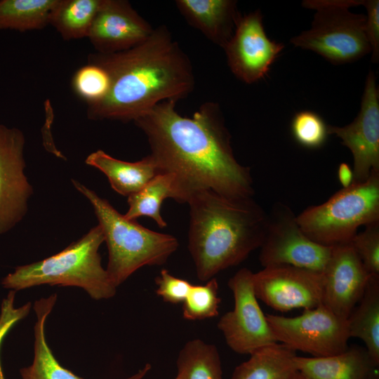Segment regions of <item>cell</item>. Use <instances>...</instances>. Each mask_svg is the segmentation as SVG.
<instances>
[{
  "label": "cell",
  "instance_id": "6da1fadb",
  "mask_svg": "<svg viewBox=\"0 0 379 379\" xmlns=\"http://www.w3.org/2000/svg\"><path fill=\"white\" fill-rule=\"evenodd\" d=\"M176 102H159L134 121L147 137L159 173L175 175V201L187 204L206 190L230 198L253 197L251 169L234 157L219 105L204 103L189 118L177 112Z\"/></svg>",
  "mask_w": 379,
  "mask_h": 379
},
{
  "label": "cell",
  "instance_id": "7a4b0ae2",
  "mask_svg": "<svg viewBox=\"0 0 379 379\" xmlns=\"http://www.w3.org/2000/svg\"><path fill=\"white\" fill-rule=\"evenodd\" d=\"M88 62L102 67L110 79L105 97L87 105L92 120L134 121L157 104L178 102L194 88L191 61L165 25L128 50L89 54Z\"/></svg>",
  "mask_w": 379,
  "mask_h": 379
},
{
  "label": "cell",
  "instance_id": "3957f363",
  "mask_svg": "<svg viewBox=\"0 0 379 379\" xmlns=\"http://www.w3.org/2000/svg\"><path fill=\"white\" fill-rule=\"evenodd\" d=\"M187 204L188 249L199 280L207 281L240 264L261 246L267 214L253 197L230 198L206 190Z\"/></svg>",
  "mask_w": 379,
  "mask_h": 379
},
{
  "label": "cell",
  "instance_id": "277c9868",
  "mask_svg": "<svg viewBox=\"0 0 379 379\" xmlns=\"http://www.w3.org/2000/svg\"><path fill=\"white\" fill-rule=\"evenodd\" d=\"M72 182L93 208L108 249L106 271L117 288L143 266L164 265L178 249L179 243L174 236L128 219L93 190L77 180L72 179Z\"/></svg>",
  "mask_w": 379,
  "mask_h": 379
},
{
  "label": "cell",
  "instance_id": "5b68a950",
  "mask_svg": "<svg viewBox=\"0 0 379 379\" xmlns=\"http://www.w3.org/2000/svg\"><path fill=\"white\" fill-rule=\"evenodd\" d=\"M103 241L98 225L59 253L15 267L2 279V286L15 291L44 284L77 286L94 300L112 298L117 287L102 267L99 253Z\"/></svg>",
  "mask_w": 379,
  "mask_h": 379
},
{
  "label": "cell",
  "instance_id": "8992f818",
  "mask_svg": "<svg viewBox=\"0 0 379 379\" xmlns=\"http://www.w3.org/2000/svg\"><path fill=\"white\" fill-rule=\"evenodd\" d=\"M296 219L305 235L317 244L334 246L350 242L359 227L379 222V172L307 208Z\"/></svg>",
  "mask_w": 379,
  "mask_h": 379
},
{
  "label": "cell",
  "instance_id": "52a82bcc",
  "mask_svg": "<svg viewBox=\"0 0 379 379\" xmlns=\"http://www.w3.org/2000/svg\"><path fill=\"white\" fill-rule=\"evenodd\" d=\"M361 0H305L306 8L315 10L311 27L291 38L296 47L312 51L333 65L357 61L371 53L366 16L350 8L362 5Z\"/></svg>",
  "mask_w": 379,
  "mask_h": 379
},
{
  "label": "cell",
  "instance_id": "ba28073f",
  "mask_svg": "<svg viewBox=\"0 0 379 379\" xmlns=\"http://www.w3.org/2000/svg\"><path fill=\"white\" fill-rule=\"evenodd\" d=\"M271 331L278 343L315 357L340 354L348 347L350 338L347 319L324 305L303 310L294 317L266 314Z\"/></svg>",
  "mask_w": 379,
  "mask_h": 379
},
{
  "label": "cell",
  "instance_id": "9c48e42d",
  "mask_svg": "<svg viewBox=\"0 0 379 379\" xmlns=\"http://www.w3.org/2000/svg\"><path fill=\"white\" fill-rule=\"evenodd\" d=\"M332 248L307 237L291 208L277 202L267 214L259 260L263 267L284 265L322 273Z\"/></svg>",
  "mask_w": 379,
  "mask_h": 379
},
{
  "label": "cell",
  "instance_id": "30bf717a",
  "mask_svg": "<svg viewBox=\"0 0 379 379\" xmlns=\"http://www.w3.org/2000/svg\"><path fill=\"white\" fill-rule=\"evenodd\" d=\"M253 279V272L248 268L238 270L229 279L234 308L224 314L217 324L228 347L240 354H251L278 343L255 295Z\"/></svg>",
  "mask_w": 379,
  "mask_h": 379
},
{
  "label": "cell",
  "instance_id": "8fae6325",
  "mask_svg": "<svg viewBox=\"0 0 379 379\" xmlns=\"http://www.w3.org/2000/svg\"><path fill=\"white\" fill-rule=\"evenodd\" d=\"M258 300L279 312L312 309L322 301V274L291 265L264 267L253 273Z\"/></svg>",
  "mask_w": 379,
  "mask_h": 379
},
{
  "label": "cell",
  "instance_id": "7c38bea8",
  "mask_svg": "<svg viewBox=\"0 0 379 379\" xmlns=\"http://www.w3.org/2000/svg\"><path fill=\"white\" fill-rule=\"evenodd\" d=\"M328 131L338 137L352 154V183L364 182L373 171L379 172V91L373 71L366 77L356 118L342 127L328 125Z\"/></svg>",
  "mask_w": 379,
  "mask_h": 379
},
{
  "label": "cell",
  "instance_id": "4fadbf2b",
  "mask_svg": "<svg viewBox=\"0 0 379 379\" xmlns=\"http://www.w3.org/2000/svg\"><path fill=\"white\" fill-rule=\"evenodd\" d=\"M284 48L282 43L267 36L262 15L256 10L241 16L223 49L234 75L244 83L253 84L267 75Z\"/></svg>",
  "mask_w": 379,
  "mask_h": 379
},
{
  "label": "cell",
  "instance_id": "5bb4252c",
  "mask_svg": "<svg viewBox=\"0 0 379 379\" xmlns=\"http://www.w3.org/2000/svg\"><path fill=\"white\" fill-rule=\"evenodd\" d=\"M25 138L17 128L0 124V234L25 217L32 186L24 173Z\"/></svg>",
  "mask_w": 379,
  "mask_h": 379
},
{
  "label": "cell",
  "instance_id": "9a60e30c",
  "mask_svg": "<svg viewBox=\"0 0 379 379\" xmlns=\"http://www.w3.org/2000/svg\"><path fill=\"white\" fill-rule=\"evenodd\" d=\"M321 304L347 319L371 277L350 242L333 246L322 272Z\"/></svg>",
  "mask_w": 379,
  "mask_h": 379
},
{
  "label": "cell",
  "instance_id": "2e32d148",
  "mask_svg": "<svg viewBox=\"0 0 379 379\" xmlns=\"http://www.w3.org/2000/svg\"><path fill=\"white\" fill-rule=\"evenodd\" d=\"M153 30L128 1L101 0L88 38L98 53H112L140 44Z\"/></svg>",
  "mask_w": 379,
  "mask_h": 379
},
{
  "label": "cell",
  "instance_id": "e0dca14e",
  "mask_svg": "<svg viewBox=\"0 0 379 379\" xmlns=\"http://www.w3.org/2000/svg\"><path fill=\"white\" fill-rule=\"evenodd\" d=\"M175 4L189 25L222 48L241 16L233 0H177Z\"/></svg>",
  "mask_w": 379,
  "mask_h": 379
},
{
  "label": "cell",
  "instance_id": "ac0fdd59",
  "mask_svg": "<svg viewBox=\"0 0 379 379\" xmlns=\"http://www.w3.org/2000/svg\"><path fill=\"white\" fill-rule=\"evenodd\" d=\"M295 362L303 379H371L378 368L366 348L357 345L328 357L296 356Z\"/></svg>",
  "mask_w": 379,
  "mask_h": 379
},
{
  "label": "cell",
  "instance_id": "d6986e66",
  "mask_svg": "<svg viewBox=\"0 0 379 379\" xmlns=\"http://www.w3.org/2000/svg\"><path fill=\"white\" fill-rule=\"evenodd\" d=\"M56 300V294H53L34 302L37 320L34 328V359L30 366L20 369L22 379H83L60 365L46 342L45 322ZM151 367V364H147L136 373L125 379H142Z\"/></svg>",
  "mask_w": 379,
  "mask_h": 379
},
{
  "label": "cell",
  "instance_id": "ffe728a7",
  "mask_svg": "<svg viewBox=\"0 0 379 379\" xmlns=\"http://www.w3.org/2000/svg\"><path fill=\"white\" fill-rule=\"evenodd\" d=\"M85 162L103 173L112 188L125 197L141 190L152 178L159 173L153 158L149 154L140 161L128 162L114 158L103 150L98 149L91 153Z\"/></svg>",
  "mask_w": 379,
  "mask_h": 379
},
{
  "label": "cell",
  "instance_id": "44dd1931",
  "mask_svg": "<svg viewBox=\"0 0 379 379\" xmlns=\"http://www.w3.org/2000/svg\"><path fill=\"white\" fill-rule=\"evenodd\" d=\"M296 352L281 343L261 347L237 366L231 379H289L297 372Z\"/></svg>",
  "mask_w": 379,
  "mask_h": 379
},
{
  "label": "cell",
  "instance_id": "7402d4cb",
  "mask_svg": "<svg viewBox=\"0 0 379 379\" xmlns=\"http://www.w3.org/2000/svg\"><path fill=\"white\" fill-rule=\"evenodd\" d=\"M350 338L361 339L379 366V277L371 276L364 294L347 319Z\"/></svg>",
  "mask_w": 379,
  "mask_h": 379
},
{
  "label": "cell",
  "instance_id": "603a6c76",
  "mask_svg": "<svg viewBox=\"0 0 379 379\" xmlns=\"http://www.w3.org/2000/svg\"><path fill=\"white\" fill-rule=\"evenodd\" d=\"M177 197L175 175L170 173H159L141 190L128 197L129 206L125 217L136 220L142 216L152 218L160 227L167 225L161 215V206L167 198Z\"/></svg>",
  "mask_w": 379,
  "mask_h": 379
},
{
  "label": "cell",
  "instance_id": "cb8c5ba5",
  "mask_svg": "<svg viewBox=\"0 0 379 379\" xmlns=\"http://www.w3.org/2000/svg\"><path fill=\"white\" fill-rule=\"evenodd\" d=\"M175 379H223L218 348L201 339L187 341L180 350Z\"/></svg>",
  "mask_w": 379,
  "mask_h": 379
},
{
  "label": "cell",
  "instance_id": "d4e9b609",
  "mask_svg": "<svg viewBox=\"0 0 379 379\" xmlns=\"http://www.w3.org/2000/svg\"><path fill=\"white\" fill-rule=\"evenodd\" d=\"M101 0H58L53 8L49 25L65 40L88 37Z\"/></svg>",
  "mask_w": 379,
  "mask_h": 379
},
{
  "label": "cell",
  "instance_id": "484cf974",
  "mask_svg": "<svg viewBox=\"0 0 379 379\" xmlns=\"http://www.w3.org/2000/svg\"><path fill=\"white\" fill-rule=\"evenodd\" d=\"M58 0H1L0 29L27 32L49 25Z\"/></svg>",
  "mask_w": 379,
  "mask_h": 379
},
{
  "label": "cell",
  "instance_id": "4316f807",
  "mask_svg": "<svg viewBox=\"0 0 379 379\" xmlns=\"http://www.w3.org/2000/svg\"><path fill=\"white\" fill-rule=\"evenodd\" d=\"M219 285L213 277L204 285L192 284L182 302V317L190 321L204 320L217 317L221 299Z\"/></svg>",
  "mask_w": 379,
  "mask_h": 379
},
{
  "label": "cell",
  "instance_id": "83f0119b",
  "mask_svg": "<svg viewBox=\"0 0 379 379\" xmlns=\"http://www.w3.org/2000/svg\"><path fill=\"white\" fill-rule=\"evenodd\" d=\"M72 87L75 94L89 105L105 97L109 90L110 79L102 67L88 62L74 73Z\"/></svg>",
  "mask_w": 379,
  "mask_h": 379
},
{
  "label": "cell",
  "instance_id": "f1b7e54d",
  "mask_svg": "<svg viewBox=\"0 0 379 379\" xmlns=\"http://www.w3.org/2000/svg\"><path fill=\"white\" fill-rule=\"evenodd\" d=\"M291 133L294 140L308 149H319L326 142L328 125L314 112L302 110L297 112L291 121Z\"/></svg>",
  "mask_w": 379,
  "mask_h": 379
},
{
  "label": "cell",
  "instance_id": "f546056e",
  "mask_svg": "<svg viewBox=\"0 0 379 379\" xmlns=\"http://www.w3.org/2000/svg\"><path fill=\"white\" fill-rule=\"evenodd\" d=\"M350 244L367 272L379 277V222L367 225L364 231L357 232Z\"/></svg>",
  "mask_w": 379,
  "mask_h": 379
},
{
  "label": "cell",
  "instance_id": "4dcf8cb0",
  "mask_svg": "<svg viewBox=\"0 0 379 379\" xmlns=\"http://www.w3.org/2000/svg\"><path fill=\"white\" fill-rule=\"evenodd\" d=\"M157 288L156 293L166 302L171 304L182 303L186 298L192 284L171 274L168 270H162L155 279Z\"/></svg>",
  "mask_w": 379,
  "mask_h": 379
},
{
  "label": "cell",
  "instance_id": "1f68e13d",
  "mask_svg": "<svg viewBox=\"0 0 379 379\" xmlns=\"http://www.w3.org/2000/svg\"><path fill=\"white\" fill-rule=\"evenodd\" d=\"M362 6L367 11L366 29L371 47V61L377 63L379 60V1L363 0Z\"/></svg>",
  "mask_w": 379,
  "mask_h": 379
},
{
  "label": "cell",
  "instance_id": "d6a6232c",
  "mask_svg": "<svg viewBox=\"0 0 379 379\" xmlns=\"http://www.w3.org/2000/svg\"><path fill=\"white\" fill-rule=\"evenodd\" d=\"M338 177L343 188L350 186L354 180L352 168L346 163H341L338 169Z\"/></svg>",
  "mask_w": 379,
  "mask_h": 379
},
{
  "label": "cell",
  "instance_id": "836d02e7",
  "mask_svg": "<svg viewBox=\"0 0 379 379\" xmlns=\"http://www.w3.org/2000/svg\"><path fill=\"white\" fill-rule=\"evenodd\" d=\"M2 341H3V338L0 336V347L2 343ZM0 379H6L4 374L2 366H1V359H0Z\"/></svg>",
  "mask_w": 379,
  "mask_h": 379
},
{
  "label": "cell",
  "instance_id": "e575fe53",
  "mask_svg": "<svg viewBox=\"0 0 379 379\" xmlns=\"http://www.w3.org/2000/svg\"><path fill=\"white\" fill-rule=\"evenodd\" d=\"M289 379H303L300 373L297 371L294 375H293Z\"/></svg>",
  "mask_w": 379,
  "mask_h": 379
},
{
  "label": "cell",
  "instance_id": "d590c367",
  "mask_svg": "<svg viewBox=\"0 0 379 379\" xmlns=\"http://www.w3.org/2000/svg\"><path fill=\"white\" fill-rule=\"evenodd\" d=\"M371 379H379V375L378 372H375V373L373 375Z\"/></svg>",
  "mask_w": 379,
  "mask_h": 379
}]
</instances>
